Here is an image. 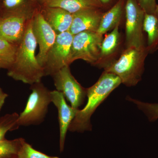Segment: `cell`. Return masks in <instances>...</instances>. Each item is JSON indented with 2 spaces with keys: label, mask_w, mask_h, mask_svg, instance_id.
<instances>
[{
  "label": "cell",
  "mask_w": 158,
  "mask_h": 158,
  "mask_svg": "<svg viewBox=\"0 0 158 158\" xmlns=\"http://www.w3.org/2000/svg\"><path fill=\"white\" fill-rule=\"evenodd\" d=\"M32 19L18 46L14 63L7 73L11 78L31 85L41 82L45 76L44 69L35 56L37 43L32 31Z\"/></svg>",
  "instance_id": "6da1fadb"
},
{
  "label": "cell",
  "mask_w": 158,
  "mask_h": 158,
  "mask_svg": "<svg viewBox=\"0 0 158 158\" xmlns=\"http://www.w3.org/2000/svg\"><path fill=\"white\" fill-rule=\"evenodd\" d=\"M122 83L116 75L104 72L98 81L90 88H87L88 102L84 109L77 110L75 117L69 128L71 132L83 133L91 131L90 117L97 108L110 93Z\"/></svg>",
  "instance_id": "7a4b0ae2"
},
{
  "label": "cell",
  "mask_w": 158,
  "mask_h": 158,
  "mask_svg": "<svg viewBox=\"0 0 158 158\" xmlns=\"http://www.w3.org/2000/svg\"><path fill=\"white\" fill-rule=\"evenodd\" d=\"M148 53L146 47L144 48H127L118 60L105 67L104 72L116 75L126 86H135L141 81L144 61Z\"/></svg>",
  "instance_id": "3957f363"
},
{
  "label": "cell",
  "mask_w": 158,
  "mask_h": 158,
  "mask_svg": "<svg viewBox=\"0 0 158 158\" xmlns=\"http://www.w3.org/2000/svg\"><path fill=\"white\" fill-rule=\"evenodd\" d=\"M30 94L25 108L19 115V126L37 125L44 120L52 102L50 90L40 82L31 85Z\"/></svg>",
  "instance_id": "277c9868"
},
{
  "label": "cell",
  "mask_w": 158,
  "mask_h": 158,
  "mask_svg": "<svg viewBox=\"0 0 158 158\" xmlns=\"http://www.w3.org/2000/svg\"><path fill=\"white\" fill-rule=\"evenodd\" d=\"M103 39V35L93 31H84L74 35L71 48V63L82 59L94 65L99 57Z\"/></svg>",
  "instance_id": "5b68a950"
},
{
  "label": "cell",
  "mask_w": 158,
  "mask_h": 158,
  "mask_svg": "<svg viewBox=\"0 0 158 158\" xmlns=\"http://www.w3.org/2000/svg\"><path fill=\"white\" fill-rule=\"evenodd\" d=\"M73 35L69 31L57 34L56 41L49 51L44 66V76H52L71 62V48Z\"/></svg>",
  "instance_id": "8992f818"
},
{
  "label": "cell",
  "mask_w": 158,
  "mask_h": 158,
  "mask_svg": "<svg viewBox=\"0 0 158 158\" xmlns=\"http://www.w3.org/2000/svg\"><path fill=\"white\" fill-rule=\"evenodd\" d=\"M126 17V45L127 48L135 47L144 48L143 34L144 11L137 0H126L125 5Z\"/></svg>",
  "instance_id": "52a82bcc"
},
{
  "label": "cell",
  "mask_w": 158,
  "mask_h": 158,
  "mask_svg": "<svg viewBox=\"0 0 158 158\" xmlns=\"http://www.w3.org/2000/svg\"><path fill=\"white\" fill-rule=\"evenodd\" d=\"M56 90L62 92L71 106L79 109L87 96V88L82 87L72 75L69 66L63 67L52 76Z\"/></svg>",
  "instance_id": "ba28073f"
},
{
  "label": "cell",
  "mask_w": 158,
  "mask_h": 158,
  "mask_svg": "<svg viewBox=\"0 0 158 158\" xmlns=\"http://www.w3.org/2000/svg\"><path fill=\"white\" fill-rule=\"evenodd\" d=\"M39 9L32 19V31L39 46V52L36 58L43 68L47 56L56 41L57 35L43 17Z\"/></svg>",
  "instance_id": "9c48e42d"
},
{
  "label": "cell",
  "mask_w": 158,
  "mask_h": 158,
  "mask_svg": "<svg viewBox=\"0 0 158 158\" xmlns=\"http://www.w3.org/2000/svg\"><path fill=\"white\" fill-rule=\"evenodd\" d=\"M52 102L57 108L59 128V148L60 152L64 150L67 131L79 109L69 106L62 92L57 90L51 91Z\"/></svg>",
  "instance_id": "30bf717a"
},
{
  "label": "cell",
  "mask_w": 158,
  "mask_h": 158,
  "mask_svg": "<svg viewBox=\"0 0 158 158\" xmlns=\"http://www.w3.org/2000/svg\"><path fill=\"white\" fill-rule=\"evenodd\" d=\"M31 19L18 15L0 17V39L18 46Z\"/></svg>",
  "instance_id": "8fae6325"
},
{
  "label": "cell",
  "mask_w": 158,
  "mask_h": 158,
  "mask_svg": "<svg viewBox=\"0 0 158 158\" xmlns=\"http://www.w3.org/2000/svg\"><path fill=\"white\" fill-rule=\"evenodd\" d=\"M103 12L102 9H85L73 14L69 32L73 35L84 31L97 32Z\"/></svg>",
  "instance_id": "7c38bea8"
},
{
  "label": "cell",
  "mask_w": 158,
  "mask_h": 158,
  "mask_svg": "<svg viewBox=\"0 0 158 158\" xmlns=\"http://www.w3.org/2000/svg\"><path fill=\"white\" fill-rule=\"evenodd\" d=\"M39 11L48 23L59 34L69 31L73 22V14L57 7L40 6Z\"/></svg>",
  "instance_id": "4fadbf2b"
},
{
  "label": "cell",
  "mask_w": 158,
  "mask_h": 158,
  "mask_svg": "<svg viewBox=\"0 0 158 158\" xmlns=\"http://www.w3.org/2000/svg\"><path fill=\"white\" fill-rule=\"evenodd\" d=\"M40 7L33 0H0V17L18 15L32 19Z\"/></svg>",
  "instance_id": "5bb4252c"
},
{
  "label": "cell",
  "mask_w": 158,
  "mask_h": 158,
  "mask_svg": "<svg viewBox=\"0 0 158 158\" xmlns=\"http://www.w3.org/2000/svg\"><path fill=\"white\" fill-rule=\"evenodd\" d=\"M42 6L61 8L72 14L85 9H103L98 0H47Z\"/></svg>",
  "instance_id": "9a60e30c"
},
{
  "label": "cell",
  "mask_w": 158,
  "mask_h": 158,
  "mask_svg": "<svg viewBox=\"0 0 158 158\" xmlns=\"http://www.w3.org/2000/svg\"><path fill=\"white\" fill-rule=\"evenodd\" d=\"M125 2L126 0H118L107 11L103 12L97 32L103 35L120 23L125 11Z\"/></svg>",
  "instance_id": "2e32d148"
},
{
  "label": "cell",
  "mask_w": 158,
  "mask_h": 158,
  "mask_svg": "<svg viewBox=\"0 0 158 158\" xmlns=\"http://www.w3.org/2000/svg\"><path fill=\"white\" fill-rule=\"evenodd\" d=\"M119 23L117 24L110 34L103 39L98 60L94 65L105 67L106 62L112 57L118 48L120 42Z\"/></svg>",
  "instance_id": "e0dca14e"
},
{
  "label": "cell",
  "mask_w": 158,
  "mask_h": 158,
  "mask_svg": "<svg viewBox=\"0 0 158 158\" xmlns=\"http://www.w3.org/2000/svg\"><path fill=\"white\" fill-rule=\"evenodd\" d=\"M143 31L147 34L146 48L149 53L153 52L158 48V18L155 14H144Z\"/></svg>",
  "instance_id": "ac0fdd59"
},
{
  "label": "cell",
  "mask_w": 158,
  "mask_h": 158,
  "mask_svg": "<svg viewBox=\"0 0 158 158\" xmlns=\"http://www.w3.org/2000/svg\"><path fill=\"white\" fill-rule=\"evenodd\" d=\"M17 48V46L0 39V69L8 70L11 68L15 60Z\"/></svg>",
  "instance_id": "d6986e66"
},
{
  "label": "cell",
  "mask_w": 158,
  "mask_h": 158,
  "mask_svg": "<svg viewBox=\"0 0 158 158\" xmlns=\"http://www.w3.org/2000/svg\"><path fill=\"white\" fill-rule=\"evenodd\" d=\"M24 140V138H20L0 141V158H17Z\"/></svg>",
  "instance_id": "ffe728a7"
},
{
  "label": "cell",
  "mask_w": 158,
  "mask_h": 158,
  "mask_svg": "<svg viewBox=\"0 0 158 158\" xmlns=\"http://www.w3.org/2000/svg\"><path fill=\"white\" fill-rule=\"evenodd\" d=\"M19 117V114L13 113L0 117V141L6 139L5 135L7 132L19 128V127L17 123Z\"/></svg>",
  "instance_id": "44dd1931"
},
{
  "label": "cell",
  "mask_w": 158,
  "mask_h": 158,
  "mask_svg": "<svg viewBox=\"0 0 158 158\" xmlns=\"http://www.w3.org/2000/svg\"><path fill=\"white\" fill-rule=\"evenodd\" d=\"M129 101L132 102L147 116L148 120L154 121L158 118V103H149L135 99L131 97L127 98Z\"/></svg>",
  "instance_id": "7402d4cb"
},
{
  "label": "cell",
  "mask_w": 158,
  "mask_h": 158,
  "mask_svg": "<svg viewBox=\"0 0 158 158\" xmlns=\"http://www.w3.org/2000/svg\"><path fill=\"white\" fill-rule=\"evenodd\" d=\"M17 158H59L51 156L34 149L32 145L26 142H23Z\"/></svg>",
  "instance_id": "603a6c76"
},
{
  "label": "cell",
  "mask_w": 158,
  "mask_h": 158,
  "mask_svg": "<svg viewBox=\"0 0 158 158\" xmlns=\"http://www.w3.org/2000/svg\"><path fill=\"white\" fill-rule=\"evenodd\" d=\"M139 6L145 13L155 14L156 0H137Z\"/></svg>",
  "instance_id": "cb8c5ba5"
},
{
  "label": "cell",
  "mask_w": 158,
  "mask_h": 158,
  "mask_svg": "<svg viewBox=\"0 0 158 158\" xmlns=\"http://www.w3.org/2000/svg\"><path fill=\"white\" fill-rule=\"evenodd\" d=\"M9 95L5 93L2 89L0 88V111L2 110L6 98L8 97Z\"/></svg>",
  "instance_id": "d4e9b609"
},
{
  "label": "cell",
  "mask_w": 158,
  "mask_h": 158,
  "mask_svg": "<svg viewBox=\"0 0 158 158\" xmlns=\"http://www.w3.org/2000/svg\"><path fill=\"white\" fill-rule=\"evenodd\" d=\"M98 1L102 5L103 8H106L107 6H110L112 3L113 5H115L113 3L114 0H98Z\"/></svg>",
  "instance_id": "484cf974"
},
{
  "label": "cell",
  "mask_w": 158,
  "mask_h": 158,
  "mask_svg": "<svg viewBox=\"0 0 158 158\" xmlns=\"http://www.w3.org/2000/svg\"><path fill=\"white\" fill-rule=\"evenodd\" d=\"M35 2L37 3L39 6H41L47 0H33Z\"/></svg>",
  "instance_id": "4316f807"
},
{
  "label": "cell",
  "mask_w": 158,
  "mask_h": 158,
  "mask_svg": "<svg viewBox=\"0 0 158 158\" xmlns=\"http://www.w3.org/2000/svg\"><path fill=\"white\" fill-rule=\"evenodd\" d=\"M155 15L158 18V5H156L155 10Z\"/></svg>",
  "instance_id": "83f0119b"
}]
</instances>
